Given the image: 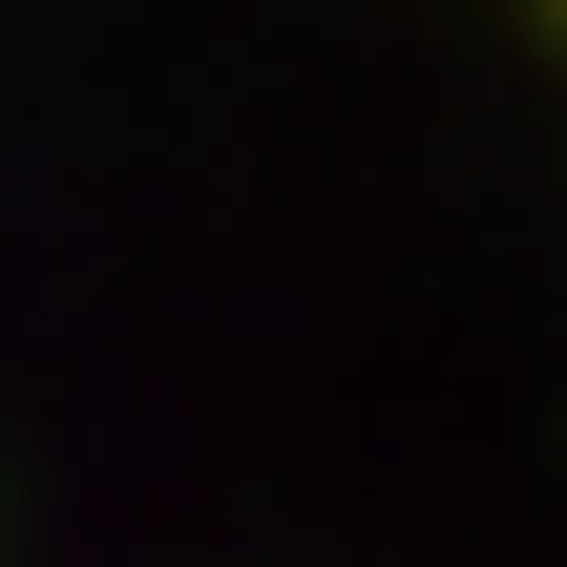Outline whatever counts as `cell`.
Returning a JSON list of instances; mask_svg holds the SVG:
<instances>
[{
  "label": "cell",
  "instance_id": "1",
  "mask_svg": "<svg viewBox=\"0 0 567 567\" xmlns=\"http://www.w3.org/2000/svg\"><path fill=\"white\" fill-rule=\"evenodd\" d=\"M547 21H567V0H547Z\"/></svg>",
  "mask_w": 567,
  "mask_h": 567
}]
</instances>
